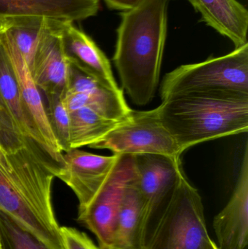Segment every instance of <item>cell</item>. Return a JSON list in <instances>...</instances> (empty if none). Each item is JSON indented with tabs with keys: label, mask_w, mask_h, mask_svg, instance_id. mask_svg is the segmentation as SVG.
<instances>
[{
	"label": "cell",
	"mask_w": 248,
	"mask_h": 249,
	"mask_svg": "<svg viewBox=\"0 0 248 249\" xmlns=\"http://www.w3.org/2000/svg\"><path fill=\"white\" fill-rule=\"evenodd\" d=\"M99 0H0V18H40L74 23L96 16Z\"/></svg>",
	"instance_id": "12"
},
{
	"label": "cell",
	"mask_w": 248,
	"mask_h": 249,
	"mask_svg": "<svg viewBox=\"0 0 248 249\" xmlns=\"http://www.w3.org/2000/svg\"><path fill=\"white\" fill-rule=\"evenodd\" d=\"M63 99L68 112L88 107L113 121H125L132 110L122 90L109 89L70 64L68 86Z\"/></svg>",
	"instance_id": "10"
},
{
	"label": "cell",
	"mask_w": 248,
	"mask_h": 249,
	"mask_svg": "<svg viewBox=\"0 0 248 249\" xmlns=\"http://www.w3.org/2000/svg\"><path fill=\"white\" fill-rule=\"evenodd\" d=\"M111 10H124L132 8L140 0H103Z\"/></svg>",
	"instance_id": "24"
},
{
	"label": "cell",
	"mask_w": 248,
	"mask_h": 249,
	"mask_svg": "<svg viewBox=\"0 0 248 249\" xmlns=\"http://www.w3.org/2000/svg\"><path fill=\"white\" fill-rule=\"evenodd\" d=\"M161 84L162 100L197 92L248 95V43L222 56L180 66L165 74Z\"/></svg>",
	"instance_id": "5"
},
{
	"label": "cell",
	"mask_w": 248,
	"mask_h": 249,
	"mask_svg": "<svg viewBox=\"0 0 248 249\" xmlns=\"http://www.w3.org/2000/svg\"><path fill=\"white\" fill-rule=\"evenodd\" d=\"M170 0H140L121 11L113 61L132 103L145 106L155 96L167 32Z\"/></svg>",
	"instance_id": "1"
},
{
	"label": "cell",
	"mask_w": 248,
	"mask_h": 249,
	"mask_svg": "<svg viewBox=\"0 0 248 249\" xmlns=\"http://www.w3.org/2000/svg\"><path fill=\"white\" fill-rule=\"evenodd\" d=\"M3 47L11 63L28 113L36 124L39 133L51 152L63 162V152L60 149L50 124L46 109L44 106L39 89L33 81L26 61L13 50L6 48L4 45Z\"/></svg>",
	"instance_id": "17"
},
{
	"label": "cell",
	"mask_w": 248,
	"mask_h": 249,
	"mask_svg": "<svg viewBox=\"0 0 248 249\" xmlns=\"http://www.w3.org/2000/svg\"><path fill=\"white\" fill-rule=\"evenodd\" d=\"M60 22H48L39 38L31 74L45 94L64 96L68 86L69 62L61 42Z\"/></svg>",
	"instance_id": "11"
},
{
	"label": "cell",
	"mask_w": 248,
	"mask_h": 249,
	"mask_svg": "<svg viewBox=\"0 0 248 249\" xmlns=\"http://www.w3.org/2000/svg\"><path fill=\"white\" fill-rule=\"evenodd\" d=\"M157 107L183 153L195 145L248 130V95L197 92L173 95Z\"/></svg>",
	"instance_id": "3"
},
{
	"label": "cell",
	"mask_w": 248,
	"mask_h": 249,
	"mask_svg": "<svg viewBox=\"0 0 248 249\" xmlns=\"http://www.w3.org/2000/svg\"><path fill=\"white\" fill-rule=\"evenodd\" d=\"M90 148L108 149L115 155L154 154L180 159L179 146L159 118L157 109L147 111L132 109L125 121Z\"/></svg>",
	"instance_id": "6"
},
{
	"label": "cell",
	"mask_w": 248,
	"mask_h": 249,
	"mask_svg": "<svg viewBox=\"0 0 248 249\" xmlns=\"http://www.w3.org/2000/svg\"><path fill=\"white\" fill-rule=\"evenodd\" d=\"M61 42L71 65L114 90L119 89L114 77L110 61L96 42L73 23L60 22Z\"/></svg>",
	"instance_id": "14"
},
{
	"label": "cell",
	"mask_w": 248,
	"mask_h": 249,
	"mask_svg": "<svg viewBox=\"0 0 248 249\" xmlns=\"http://www.w3.org/2000/svg\"><path fill=\"white\" fill-rule=\"evenodd\" d=\"M48 102L46 109L50 124L61 152L70 150L69 112L66 107L62 95L45 94Z\"/></svg>",
	"instance_id": "22"
},
{
	"label": "cell",
	"mask_w": 248,
	"mask_h": 249,
	"mask_svg": "<svg viewBox=\"0 0 248 249\" xmlns=\"http://www.w3.org/2000/svg\"><path fill=\"white\" fill-rule=\"evenodd\" d=\"M64 249H100L84 232L70 227H61Z\"/></svg>",
	"instance_id": "23"
},
{
	"label": "cell",
	"mask_w": 248,
	"mask_h": 249,
	"mask_svg": "<svg viewBox=\"0 0 248 249\" xmlns=\"http://www.w3.org/2000/svg\"><path fill=\"white\" fill-rule=\"evenodd\" d=\"M202 197L182 170L147 238L146 249H214Z\"/></svg>",
	"instance_id": "4"
},
{
	"label": "cell",
	"mask_w": 248,
	"mask_h": 249,
	"mask_svg": "<svg viewBox=\"0 0 248 249\" xmlns=\"http://www.w3.org/2000/svg\"><path fill=\"white\" fill-rule=\"evenodd\" d=\"M0 249H50L0 212Z\"/></svg>",
	"instance_id": "21"
},
{
	"label": "cell",
	"mask_w": 248,
	"mask_h": 249,
	"mask_svg": "<svg viewBox=\"0 0 248 249\" xmlns=\"http://www.w3.org/2000/svg\"><path fill=\"white\" fill-rule=\"evenodd\" d=\"M134 180L128 184L122 197L114 229L112 249H146L147 239L141 228L142 202Z\"/></svg>",
	"instance_id": "18"
},
{
	"label": "cell",
	"mask_w": 248,
	"mask_h": 249,
	"mask_svg": "<svg viewBox=\"0 0 248 249\" xmlns=\"http://www.w3.org/2000/svg\"><path fill=\"white\" fill-rule=\"evenodd\" d=\"M69 118L71 149L96 143L121 122L105 118L88 107L69 112Z\"/></svg>",
	"instance_id": "19"
},
{
	"label": "cell",
	"mask_w": 248,
	"mask_h": 249,
	"mask_svg": "<svg viewBox=\"0 0 248 249\" xmlns=\"http://www.w3.org/2000/svg\"><path fill=\"white\" fill-rule=\"evenodd\" d=\"M201 21L230 39L235 48L248 42V12L237 0H186Z\"/></svg>",
	"instance_id": "15"
},
{
	"label": "cell",
	"mask_w": 248,
	"mask_h": 249,
	"mask_svg": "<svg viewBox=\"0 0 248 249\" xmlns=\"http://www.w3.org/2000/svg\"><path fill=\"white\" fill-rule=\"evenodd\" d=\"M0 97L10 112L15 124L25 138L33 144L48 152L57 162L60 160L48 147L31 118L23 103L18 84L8 55L0 42Z\"/></svg>",
	"instance_id": "16"
},
{
	"label": "cell",
	"mask_w": 248,
	"mask_h": 249,
	"mask_svg": "<svg viewBox=\"0 0 248 249\" xmlns=\"http://www.w3.org/2000/svg\"><path fill=\"white\" fill-rule=\"evenodd\" d=\"M120 155H95L79 149H71L63 155V165L55 172L58 177L74 192L83 207L103 187Z\"/></svg>",
	"instance_id": "9"
},
{
	"label": "cell",
	"mask_w": 248,
	"mask_h": 249,
	"mask_svg": "<svg viewBox=\"0 0 248 249\" xmlns=\"http://www.w3.org/2000/svg\"><path fill=\"white\" fill-rule=\"evenodd\" d=\"M56 167L32 148L0 146V212L50 249H64L51 200Z\"/></svg>",
	"instance_id": "2"
},
{
	"label": "cell",
	"mask_w": 248,
	"mask_h": 249,
	"mask_svg": "<svg viewBox=\"0 0 248 249\" xmlns=\"http://www.w3.org/2000/svg\"><path fill=\"white\" fill-rule=\"evenodd\" d=\"M0 146L8 152H15L23 148L29 147L48 158L57 162L48 152L42 150L28 140L21 134L15 124L10 112L0 97Z\"/></svg>",
	"instance_id": "20"
},
{
	"label": "cell",
	"mask_w": 248,
	"mask_h": 249,
	"mask_svg": "<svg viewBox=\"0 0 248 249\" xmlns=\"http://www.w3.org/2000/svg\"><path fill=\"white\" fill-rule=\"evenodd\" d=\"M135 178L132 155H120L103 187L88 203L79 208L77 220L91 231L100 249H112L116 216L125 188Z\"/></svg>",
	"instance_id": "7"
},
{
	"label": "cell",
	"mask_w": 248,
	"mask_h": 249,
	"mask_svg": "<svg viewBox=\"0 0 248 249\" xmlns=\"http://www.w3.org/2000/svg\"><path fill=\"white\" fill-rule=\"evenodd\" d=\"M220 249L219 247H218V246L216 245V247H215V249Z\"/></svg>",
	"instance_id": "26"
},
{
	"label": "cell",
	"mask_w": 248,
	"mask_h": 249,
	"mask_svg": "<svg viewBox=\"0 0 248 249\" xmlns=\"http://www.w3.org/2000/svg\"><path fill=\"white\" fill-rule=\"evenodd\" d=\"M134 184L142 202L141 228L146 239L151 219L171 193L182 165L180 159L163 155H134Z\"/></svg>",
	"instance_id": "8"
},
{
	"label": "cell",
	"mask_w": 248,
	"mask_h": 249,
	"mask_svg": "<svg viewBox=\"0 0 248 249\" xmlns=\"http://www.w3.org/2000/svg\"><path fill=\"white\" fill-rule=\"evenodd\" d=\"M6 21H7V20H3V19L0 18V35H1L3 29H4V26H5L6 24Z\"/></svg>",
	"instance_id": "25"
},
{
	"label": "cell",
	"mask_w": 248,
	"mask_h": 249,
	"mask_svg": "<svg viewBox=\"0 0 248 249\" xmlns=\"http://www.w3.org/2000/svg\"><path fill=\"white\" fill-rule=\"evenodd\" d=\"M214 228L221 249H245L248 241V146L231 198L214 217Z\"/></svg>",
	"instance_id": "13"
},
{
	"label": "cell",
	"mask_w": 248,
	"mask_h": 249,
	"mask_svg": "<svg viewBox=\"0 0 248 249\" xmlns=\"http://www.w3.org/2000/svg\"><path fill=\"white\" fill-rule=\"evenodd\" d=\"M0 249H1V244H0Z\"/></svg>",
	"instance_id": "27"
}]
</instances>
